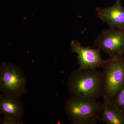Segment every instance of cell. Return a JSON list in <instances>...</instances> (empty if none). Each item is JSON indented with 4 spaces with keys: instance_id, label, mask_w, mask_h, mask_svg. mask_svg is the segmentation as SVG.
Here are the masks:
<instances>
[{
    "instance_id": "6da1fadb",
    "label": "cell",
    "mask_w": 124,
    "mask_h": 124,
    "mask_svg": "<svg viewBox=\"0 0 124 124\" xmlns=\"http://www.w3.org/2000/svg\"><path fill=\"white\" fill-rule=\"evenodd\" d=\"M67 85L71 97L96 101L101 97L102 72L97 69H78L71 73Z\"/></svg>"
},
{
    "instance_id": "7a4b0ae2",
    "label": "cell",
    "mask_w": 124,
    "mask_h": 124,
    "mask_svg": "<svg viewBox=\"0 0 124 124\" xmlns=\"http://www.w3.org/2000/svg\"><path fill=\"white\" fill-rule=\"evenodd\" d=\"M103 102H113L116 95L124 85V55H116L104 60L102 66Z\"/></svg>"
},
{
    "instance_id": "3957f363",
    "label": "cell",
    "mask_w": 124,
    "mask_h": 124,
    "mask_svg": "<svg viewBox=\"0 0 124 124\" xmlns=\"http://www.w3.org/2000/svg\"><path fill=\"white\" fill-rule=\"evenodd\" d=\"M103 103L71 97L65 103V112L74 124H96L99 121Z\"/></svg>"
},
{
    "instance_id": "277c9868",
    "label": "cell",
    "mask_w": 124,
    "mask_h": 124,
    "mask_svg": "<svg viewBox=\"0 0 124 124\" xmlns=\"http://www.w3.org/2000/svg\"><path fill=\"white\" fill-rule=\"evenodd\" d=\"M26 80L22 71L16 65L4 63L0 73V90L4 94L19 97L26 90Z\"/></svg>"
},
{
    "instance_id": "5b68a950",
    "label": "cell",
    "mask_w": 124,
    "mask_h": 124,
    "mask_svg": "<svg viewBox=\"0 0 124 124\" xmlns=\"http://www.w3.org/2000/svg\"><path fill=\"white\" fill-rule=\"evenodd\" d=\"M94 48L110 57L124 54V30L111 28L104 29L93 42Z\"/></svg>"
},
{
    "instance_id": "8992f818",
    "label": "cell",
    "mask_w": 124,
    "mask_h": 124,
    "mask_svg": "<svg viewBox=\"0 0 124 124\" xmlns=\"http://www.w3.org/2000/svg\"><path fill=\"white\" fill-rule=\"evenodd\" d=\"M72 51L77 54L78 70L97 69L102 68L104 60L102 58L101 50L98 48L85 47L80 42L72 40L71 42Z\"/></svg>"
},
{
    "instance_id": "52a82bcc",
    "label": "cell",
    "mask_w": 124,
    "mask_h": 124,
    "mask_svg": "<svg viewBox=\"0 0 124 124\" xmlns=\"http://www.w3.org/2000/svg\"><path fill=\"white\" fill-rule=\"evenodd\" d=\"M122 0H116L111 7L95 9L96 15L103 22L111 28L124 30V8Z\"/></svg>"
},
{
    "instance_id": "ba28073f",
    "label": "cell",
    "mask_w": 124,
    "mask_h": 124,
    "mask_svg": "<svg viewBox=\"0 0 124 124\" xmlns=\"http://www.w3.org/2000/svg\"><path fill=\"white\" fill-rule=\"evenodd\" d=\"M18 98L5 94L1 96L0 110L4 116V124H16L20 122L23 109Z\"/></svg>"
},
{
    "instance_id": "9c48e42d",
    "label": "cell",
    "mask_w": 124,
    "mask_h": 124,
    "mask_svg": "<svg viewBox=\"0 0 124 124\" xmlns=\"http://www.w3.org/2000/svg\"><path fill=\"white\" fill-rule=\"evenodd\" d=\"M99 120L107 124H124V111L113 102H103Z\"/></svg>"
},
{
    "instance_id": "30bf717a",
    "label": "cell",
    "mask_w": 124,
    "mask_h": 124,
    "mask_svg": "<svg viewBox=\"0 0 124 124\" xmlns=\"http://www.w3.org/2000/svg\"><path fill=\"white\" fill-rule=\"evenodd\" d=\"M113 102L124 111V85L116 95Z\"/></svg>"
},
{
    "instance_id": "8fae6325",
    "label": "cell",
    "mask_w": 124,
    "mask_h": 124,
    "mask_svg": "<svg viewBox=\"0 0 124 124\" xmlns=\"http://www.w3.org/2000/svg\"></svg>"
}]
</instances>
